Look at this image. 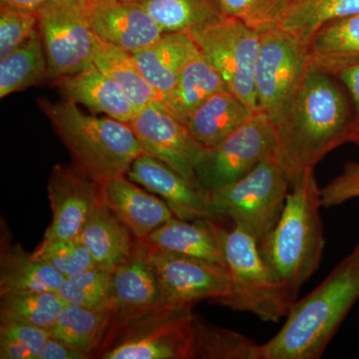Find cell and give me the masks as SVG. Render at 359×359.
<instances>
[{
	"label": "cell",
	"instance_id": "6da1fadb",
	"mask_svg": "<svg viewBox=\"0 0 359 359\" xmlns=\"http://www.w3.org/2000/svg\"><path fill=\"white\" fill-rule=\"evenodd\" d=\"M351 119L346 97L332 75L309 65L275 123L276 159L292 180L346 144Z\"/></svg>",
	"mask_w": 359,
	"mask_h": 359
},
{
	"label": "cell",
	"instance_id": "7a4b0ae2",
	"mask_svg": "<svg viewBox=\"0 0 359 359\" xmlns=\"http://www.w3.org/2000/svg\"><path fill=\"white\" fill-rule=\"evenodd\" d=\"M359 299V244L318 287L290 306L285 325L261 346V359H318Z\"/></svg>",
	"mask_w": 359,
	"mask_h": 359
},
{
	"label": "cell",
	"instance_id": "3957f363",
	"mask_svg": "<svg viewBox=\"0 0 359 359\" xmlns=\"http://www.w3.org/2000/svg\"><path fill=\"white\" fill-rule=\"evenodd\" d=\"M280 218L259 244L273 278L295 299L299 289L318 269L325 247L320 208V188L313 168L292 180Z\"/></svg>",
	"mask_w": 359,
	"mask_h": 359
},
{
	"label": "cell",
	"instance_id": "277c9868",
	"mask_svg": "<svg viewBox=\"0 0 359 359\" xmlns=\"http://www.w3.org/2000/svg\"><path fill=\"white\" fill-rule=\"evenodd\" d=\"M40 105L69 151L73 167L97 183L126 175L145 153L129 123L87 114L69 100H42Z\"/></svg>",
	"mask_w": 359,
	"mask_h": 359
},
{
	"label": "cell",
	"instance_id": "5b68a950",
	"mask_svg": "<svg viewBox=\"0 0 359 359\" xmlns=\"http://www.w3.org/2000/svg\"><path fill=\"white\" fill-rule=\"evenodd\" d=\"M224 259L231 290L217 304L252 313L268 323H278L287 316L295 299L273 278L262 257L256 238L233 226L224 237Z\"/></svg>",
	"mask_w": 359,
	"mask_h": 359
},
{
	"label": "cell",
	"instance_id": "8992f818",
	"mask_svg": "<svg viewBox=\"0 0 359 359\" xmlns=\"http://www.w3.org/2000/svg\"><path fill=\"white\" fill-rule=\"evenodd\" d=\"M290 184L273 155L243 178L209 192L210 199L219 217L231 219L259 244L280 219Z\"/></svg>",
	"mask_w": 359,
	"mask_h": 359
},
{
	"label": "cell",
	"instance_id": "52a82bcc",
	"mask_svg": "<svg viewBox=\"0 0 359 359\" xmlns=\"http://www.w3.org/2000/svg\"><path fill=\"white\" fill-rule=\"evenodd\" d=\"M193 306L163 304L108 334L97 358L192 359Z\"/></svg>",
	"mask_w": 359,
	"mask_h": 359
},
{
	"label": "cell",
	"instance_id": "ba28073f",
	"mask_svg": "<svg viewBox=\"0 0 359 359\" xmlns=\"http://www.w3.org/2000/svg\"><path fill=\"white\" fill-rule=\"evenodd\" d=\"M228 89L252 109L257 107L256 66L261 32L235 18H223L189 33Z\"/></svg>",
	"mask_w": 359,
	"mask_h": 359
},
{
	"label": "cell",
	"instance_id": "9c48e42d",
	"mask_svg": "<svg viewBox=\"0 0 359 359\" xmlns=\"http://www.w3.org/2000/svg\"><path fill=\"white\" fill-rule=\"evenodd\" d=\"M311 65L308 43L278 29L261 32L256 66L257 107L273 124Z\"/></svg>",
	"mask_w": 359,
	"mask_h": 359
},
{
	"label": "cell",
	"instance_id": "30bf717a",
	"mask_svg": "<svg viewBox=\"0 0 359 359\" xmlns=\"http://www.w3.org/2000/svg\"><path fill=\"white\" fill-rule=\"evenodd\" d=\"M275 124L257 110L218 145L208 148L197 168V179L208 192L238 181L275 155Z\"/></svg>",
	"mask_w": 359,
	"mask_h": 359
},
{
	"label": "cell",
	"instance_id": "8fae6325",
	"mask_svg": "<svg viewBox=\"0 0 359 359\" xmlns=\"http://www.w3.org/2000/svg\"><path fill=\"white\" fill-rule=\"evenodd\" d=\"M47 79L75 74L93 65L94 33L79 0H50L37 11Z\"/></svg>",
	"mask_w": 359,
	"mask_h": 359
},
{
	"label": "cell",
	"instance_id": "7c38bea8",
	"mask_svg": "<svg viewBox=\"0 0 359 359\" xmlns=\"http://www.w3.org/2000/svg\"><path fill=\"white\" fill-rule=\"evenodd\" d=\"M145 153L162 161L194 183L207 147L196 140L186 124L177 119L160 101L142 107L129 122Z\"/></svg>",
	"mask_w": 359,
	"mask_h": 359
},
{
	"label": "cell",
	"instance_id": "4fadbf2b",
	"mask_svg": "<svg viewBox=\"0 0 359 359\" xmlns=\"http://www.w3.org/2000/svg\"><path fill=\"white\" fill-rule=\"evenodd\" d=\"M146 250L157 271L165 304L194 306L204 299L216 302L230 294L231 276L226 266L174 252Z\"/></svg>",
	"mask_w": 359,
	"mask_h": 359
},
{
	"label": "cell",
	"instance_id": "5bb4252c",
	"mask_svg": "<svg viewBox=\"0 0 359 359\" xmlns=\"http://www.w3.org/2000/svg\"><path fill=\"white\" fill-rule=\"evenodd\" d=\"M47 190L52 221L43 240L78 237L92 212L102 203L99 183L75 167L55 165Z\"/></svg>",
	"mask_w": 359,
	"mask_h": 359
},
{
	"label": "cell",
	"instance_id": "9a60e30c",
	"mask_svg": "<svg viewBox=\"0 0 359 359\" xmlns=\"http://www.w3.org/2000/svg\"><path fill=\"white\" fill-rule=\"evenodd\" d=\"M126 176L159 196L181 219H221L212 209L210 193L162 161L144 153L132 163Z\"/></svg>",
	"mask_w": 359,
	"mask_h": 359
},
{
	"label": "cell",
	"instance_id": "2e32d148",
	"mask_svg": "<svg viewBox=\"0 0 359 359\" xmlns=\"http://www.w3.org/2000/svg\"><path fill=\"white\" fill-rule=\"evenodd\" d=\"M92 32L124 50L145 48L163 30L145 9L129 0H79Z\"/></svg>",
	"mask_w": 359,
	"mask_h": 359
},
{
	"label": "cell",
	"instance_id": "e0dca14e",
	"mask_svg": "<svg viewBox=\"0 0 359 359\" xmlns=\"http://www.w3.org/2000/svg\"><path fill=\"white\" fill-rule=\"evenodd\" d=\"M155 266L140 241L131 256L113 269L112 321L109 332L135 316L163 306Z\"/></svg>",
	"mask_w": 359,
	"mask_h": 359
},
{
	"label": "cell",
	"instance_id": "ac0fdd59",
	"mask_svg": "<svg viewBox=\"0 0 359 359\" xmlns=\"http://www.w3.org/2000/svg\"><path fill=\"white\" fill-rule=\"evenodd\" d=\"M101 200L123 222L137 240H145L175 215L169 205L126 176L99 183Z\"/></svg>",
	"mask_w": 359,
	"mask_h": 359
},
{
	"label": "cell",
	"instance_id": "d6986e66",
	"mask_svg": "<svg viewBox=\"0 0 359 359\" xmlns=\"http://www.w3.org/2000/svg\"><path fill=\"white\" fill-rule=\"evenodd\" d=\"M226 231L217 223V219L188 221L174 217L140 242L149 250L198 257L226 266Z\"/></svg>",
	"mask_w": 359,
	"mask_h": 359
},
{
	"label": "cell",
	"instance_id": "ffe728a7",
	"mask_svg": "<svg viewBox=\"0 0 359 359\" xmlns=\"http://www.w3.org/2000/svg\"><path fill=\"white\" fill-rule=\"evenodd\" d=\"M52 82L66 100L81 104L95 114L129 123L138 112V108L124 90L94 65Z\"/></svg>",
	"mask_w": 359,
	"mask_h": 359
},
{
	"label": "cell",
	"instance_id": "44dd1931",
	"mask_svg": "<svg viewBox=\"0 0 359 359\" xmlns=\"http://www.w3.org/2000/svg\"><path fill=\"white\" fill-rule=\"evenodd\" d=\"M198 50L189 33L164 32L133 56L142 75L162 101L171 93L184 66Z\"/></svg>",
	"mask_w": 359,
	"mask_h": 359
},
{
	"label": "cell",
	"instance_id": "7402d4cb",
	"mask_svg": "<svg viewBox=\"0 0 359 359\" xmlns=\"http://www.w3.org/2000/svg\"><path fill=\"white\" fill-rule=\"evenodd\" d=\"M65 276L23 249L18 243H1L0 294L16 292H57Z\"/></svg>",
	"mask_w": 359,
	"mask_h": 359
},
{
	"label": "cell",
	"instance_id": "603a6c76",
	"mask_svg": "<svg viewBox=\"0 0 359 359\" xmlns=\"http://www.w3.org/2000/svg\"><path fill=\"white\" fill-rule=\"evenodd\" d=\"M311 67L332 77L359 62V13L323 26L308 42Z\"/></svg>",
	"mask_w": 359,
	"mask_h": 359
},
{
	"label": "cell",
	"instance_id": "cb8c5ba5",
	"mask_svg": "<svg viewBox=\"0 0 359 359\" xmlns=\"http://www.w3.org/2000/svg\"><path fill=\"white\" fill-rule=\"evenodd\" d=\"M78 237L96 266L109 269L124 263L131 256L137 243L128 226L103 203L92 212Z\"/></svg>",
	"mask_w": 359,
	"mask_h": 359
},
{
	"label": "cell",
	"instance_id": "d4e9b609",
	"mask_svg": "<svg viewBox=\"0 0 359 359\" xmlns=\"http://www.w3.org/2000/svg\"><path fill=\"white\" fill-rule=\"evenodd\" d=\"M256 111L230 90H222L194 111L186 125L196 140L212 148L240 128Z\"/></svg>",
	"mask_w": 359,
	"mask_h": 359
},
{
	"label": "cell",
	"instance_id": "484cf974",
	"mask_svg": "<svg viewBox=\"0 0 359 359\" xmlns=\"http://www.w3.org/2000/svg\"><path fill=\"white\" fill-rule=\"evenodd\" d=\"M359 13V0H280L271 29L308 42L323 26Z\"/></svg>",
	"mask_w": 359,
	"mask_h": 359
},
{
	"label": "cell",
	"instance_id": "4316f807",
	"mask_svg": "<svg viewBox=\"0 0 359 359\" xmlns=\"http://www.w3.org/2000/svg\"><path fill=\"white\" fill-rule=\"evenodd\" d=\"M226 89L228 86L219 71L198 50L184 66L171 93L160 102L187 124L194 111L207 99Z\"/></svg>",
	"mask_w": 359,
	"mask_h": 359
},
{
	"label": "cell",
	"instance_id": "83f0119b",
	"mask_svg": "<svg viewBox=\"0 0 359 359\" xmlns=\"http://www.w3.org/2000/svg\"><path fill=\"white\" fill-rule=\"evenodd\" d=\"M112 321V306L89 309L66 304L51 327V337L95 358L108 337Z\"/></svg>",
	"mask_w": 359,
	"mask_h": 359
},
{
	"label": "cell",
	"instance_id": "f1b7e54d",
	"mask_svg": "<svg viewBox=\"0 0 359 359\" xmlns=\"http://www.w3.org/2000/svg\"><path fill=\"white\" fill-rule=\"evenodd\" d=\"M93 65L119 85L138 109L160 96L143 77L133 53L103 41L94 34Z\"/></svg>",
	"mask_w": 359,
	"mask_h": 359
},
{
	"label": "cell",
	"instance_id": "f546056e",
	"mask_svg": "<svg viewBox=\"0 0 359 359\" xmlns=\"http://www.w3.org/2000/svg\"><path fill=\"white\" fill-rule=\"evenodd\" d=\"M147 11L163 32H186L223 18L216 0H129Z\"/></svg>",
	"mask_w": 359,
	"mask_h": 359
},
{
	"label": "cell",
	"instance_id": "4dcf8cb0",
	"mask_svg": "<svg viewBox=\"0 0 359 359\" xmlns=\"http://www.w3.org/2000/svg\"><path fill=\"white\" fill-rule=\"evenodd\" d=\"M48 65L39 29L8 55L0 58V97L22 91L47 79Z\"/></svg>",
	"mask_w": 359,
	"mask_h": 359
},
{
	"label": "cell",
	"instance_id": "1f68e13d",
	"mask_svg": "<svg viewBox=\"0 0 359 359\" xmlns=\"http://www.w3.org/2000/svg\"><path fill=\"white\" fill-rule=\"evenodd\" d=\"M193 358L261 359V346L240 332L193 318Z\"/></svg>",
	"mask_w": 359,
	"mask_h": 359
},
{
	"label": "cell",
	"instance_id": "d6a6232c",
	"mask_svg": "<svg viewBox=\"0 0 359 359\" xmlns=\"http://www.w3.org/2000/svg\"><path fill=\"white\" fill-rule=\"evenodd\" d=\"M0 323H20L51 330L66 302L57 292L0 294Z\"/></svg>",
	"mask_w": 359,
	"mask_h": 359
},
{
	"label": "cell",
	"instance_id": "836d02e7",
	"mask_svg": "<svg viewBox=\"0 0 359 359\" xmlns=\"http://www.w3.org/2000/svg\"><path fill=\"white\" fill-rule=\"evenodd\" d=\"M113 269L95 266L65 278L57 294L66 304L89 309L112 306Z\"/></svg>",
	"mask_w": 359,
	"mask_h": 359
},
{
	"label": "cell",
	"instance_id": "e575fe53",
	"mask_svg": "<svg viewBox=\"0 0 359 359\" xmlns=\"http://www.w3.org/2000/svg\"><path fill=\"white\" fill-rule=\"evenodd\" d=\"M50 330L20 323H0V358L40 359Z\"/></svg>",
	"mask_w": 359,
	"mask_h": 359
},
{
	"label": "cell",
	"instance_id": "d590c367",
	"mask_svg": "<svg viewBox=\"0 0 359 359\" xmlns=\"http://www.w3.org/2000/svg\"><path fill=\"white\" fill-rule=\"evenodd\" d=\"M33 255L57 269L65 278L96 266L79 237L43 240Z\"/></svg>",
	"mask_w": 359,
	"mask_h": 359
},
{
	"label": "cell",
	"instance_id": "8d00e7d4",
	"mask_svg": "<svg viewBox=\"0 0 359 359\" xmlns=\"http://www.w3.org/2000/svg\"><path fill=\"white\" fill-rule=\"evenodd\" d=\"M39 29L37 11L0 8V58L8 55Z\"/></svg>",
	"mask_w": 359,
	"mask_h": 359
},
{
	"label": "cell",
	"instance_id": "74e56055",
	"mask_svg": "<svg viewBox=\"0 0 359 359\" xmlns=\"http://www.w3.org/2000/svg\"><path fill=\"white\" fill-rule=\"evenodd\" d=\"M222 15L235 18L259 32L271 29L280 0H216Z\"/></svg>",
	"mask_w": 359,
	"mask_h": 359
},
{
	"label": "cell",
	"instance_id": "f35d334b",
	"mask_svg": "<svg viewBox=\"0 0 359 359\" xmlns=\"http://www.w3.org/2000/svg\"><path fill=\"white\" fill-rule=\"evenodd\" d=\"M358 197L359 163H346L339 176L320 188L321 207H335Z\"/></svg>",
	"mask_w": 359,
	"mask_h": 359
},
{
	"label": "cell",
	"instance_id": "ab89813d",
	"mask_svg": "<svg viewBox=\"0 0 359 359\" xmlns=\"http://www.w3.org/2000/svg\"><path fill=\"white\" fill-rule=\"evenodd\" d=\"M348 90L353 98L354 111L347 129L346 143L359 146V62L349 66L335 76Z\"/></svg>",
	"mask_w": 359,
	"mask_h": 359
},
{
	"label": "cell",
	"instance_id": "60d3db41",
	"mask_svg": "<svg viewBox=\"0 0 359 359\" xmlns=\"http://www.w3.org/2000/svg\"><path fill=\"white\" fill-rule=\"evenodd\" d=\"M86 354L50 337L40 359H88Z\"/></svg>",
	"mask_w": 359,
	"mask_h": 359
},
{
	"label": "cell",
	"instance_id": "b9f144b4",
	"mask_svg": "<svg viewBox=\"0 0 359 359\" xmlns=\"http://www.w3.org/2000/svg\"><path fill=\"white\" fill-rule=\"evenodd\" d=\"M48 1L50 0H0V4L23 11H37Z\"/></svg>",
	"mask_w": 359,
	"mask_h": 359
}]
</instances>
